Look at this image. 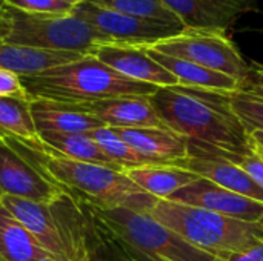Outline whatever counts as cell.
I'll list each match as a JSON object with an SVG mask.
<instances>
[{
    "label": "cell",
    "instance_id": "obj_17",
    "mask_svg": "<svg viewBox=\"0 0 263 261\" xmlns=\"http://www.w3.org/2000/svg\"><path fill=\"white\" fill-rule=\"evenodd\" d=\"M29 108L37 132L89 134L105 126L99 118L86 112L80 105L31 100Z\"/></svg>",
    "mask_w": 263,
    "mask_h": 261
},
{
    "label": "cell",
    "instance_id": "obj_10",
    "mask_svg": "<svg viewBox=\"0 0 263 261\" xmlns=\"http://www.w3.org/2000/svg\"><path fill=\"white\" fill-rule=\"evenodd\" d=\"M5 195L54 205L69 194L43 175L9 143L0 140V198Z\"/></svg>",
    "mask_w": 263,
    "mask_h": 261
},
{
    "label": "cell",
    "instance_id": "obj_22",
    "mask_svg": "<svg viewBox=\"0 0 263 261\" xmlns=\"http://www.w3.org/2000/svg\"><path fill=\"white\" fill-rule=\"evenodd\" d=\"M39 140L52 152L82 163H92L114 171H122L114 165L89 137V134H63V132H39Z\"/></svg>",
    "mask_w": 263,
    "mask_h": 261
},
{
    "label": "cell",
    "instance_id": "obj_19",
    "mask_svg": "<svg viewBox=\"0 0 263 261\" xmlns=\"http://www.w3.org/2000/svg\"><path fill=\"white\" fill-rule=\"evenodd\" d=\"M146 52L166 71H170L179 82V86L193 88V89H202V91H213V92H234L239 89L240 83L222 72L208 69L205 66H200L197 63L170 57L165 54H160L157 51L145 48Z\"/></svg>",
    "mask_w": 263,
    "mask_h": 261
},
{
    "label": "cell",
    "instance_id": "obj_14",
    "mask_svg": "<svg viewBox=\"0 0 263 261\" xmlns=\"http://www.w3.org/2000/svg\"><path fill=\"white\" fill-rule=\"evenodd\" d=\"M186 29L228 31L242 15L257 9V0H160Z\"/></svg>",
    "mask_w": 263,
    "mask_h": 261
},
{
    "label": "cell",
    "instance_id": "obj_26",
    "mask_svg": "<svg viewBox=\"0 0 263 261\" xmlns=\"http://www.w3.org/2000/svg\"><path fill=\"white\" fill-rule=\"evenodd\" d=\"M225 95L231 111L240 120L248 134L251 131H263V97L240 89Z\"/></svg>",
    "mask_w": 263,
    "mask_h": 261
},
{
    "label": "cell",
    "instance_id": "obj_3",
    "mask_svg": "<svg viewBox=\"0 0 263 261\" xmlns=\"http://www.w3.org/2000/svg\"><path fill=\"white\" fill-rule=\"evenodd\" d=\"M22 83L31 100H49L68 105H83L119 97H151L159 88L149 83L131 80L92 54L48 69L32 77H23Z\"/></svg>",
    "mask_w": 263,
    "mask_h": 261
},
{
    "label": "cell",
    "instance_id": "obj_7",
    "mask_svg": "<svg viewBox=\"0 0 263 261\" xmlns=\"http://www.w3.org/2000/svg\"><path fill=\"white\" fill-rule=\"evenodd\" d=\"M0 203L31 232L51 258L89 261L83 222L71 195L54 205H42L8 195L2 197Z\"/></svg>",
    "mask_w": 263,
    "mask_h": 261
},
{
    "label": "cell",
    "instance_id": "obj_1",
    "mask_svg": "<svg viewBox=\"0 0 263 261\" xmlns=\"http://www.w3.org/2000/svg\"><path fill=\"white\" fill-rule=\"evenodd\" d=\"M149 98L163 125L196 146L236 154L253 149L250 135L231 111L225 92L177 85L159 88Z\"/></svg>",
    "mask_w": 263,
    "mask_h": 261
},
{
    "label": "cell",
    "instance_id": "obj_23",
    "mask_svg": "<svg viewBox=\"0 0 263 261\" xmlns=\"http://www.w3.org/2000/svg\"><path fill=\"white\" fill-rule=\"evenodd\" d=\"M29 103L15 97H0V140L28 143L39 138Z\"/></svg>",
    "mask_w": 263,
    "mask_h": 261
},
{
    "label": "cell",
    "instance_id": "obj_4",
    "mask_svg": "<svg viewBox=\"0 0 263 261\" xmlns=\"http://www.w3.org/2000/svg\"><path fill=\"white\" fill-rule=\"evenodd\" d=\"M82 205L105 237L126 255V261H222L196 248L148 214Z\"/></svg>",
    "mask_w": 263,
    "mask_h": 261
},
{
    "label": "cell",
    "instance_id": "obj_31",
    "mask_svg": "<svg viewBox=\"0 0 263 261\" xmlns=\"http://www.w3.org/2000/svg\"><path fill=\"white\" fill-rule=\"evenodd\" d=\"M250 142L254 148H259L263 151V131H251L250 134Z\"/></svg>",
    "mask_w": 263,
    "mask_h": 261
},
{
    "label": "cell",
    "instance_id": "obj_21",
    "mask_svg": "<svg viewBox=\"0 0 263 261\" xmlns=\"http://www.w3.org/2000/svg\"><path fill=\"white\" fill-rule=\"evenodd\" d=\"M48 254L31 232L0 203V261H37Z\"/></svg>",
    "mask_w": 263,
    "mask_h": 261
},
{
    "label": "cell",
    "instance_id": "obj_24",
    "mask_svg": "<svg viewBox=\"0 0 263 261\" xmlns=\"http://www.w3.org/2000/svg\"><path fill=\"white\" fill-rule=\"evenodd\" d=\"M125 15L183 26L179 17L160 0H83Z\"/></svg>",
    "mask_w": 263,
    "mask_h": 261
},
{
    "label": "cell",
    "instance_id": "obj_5",
    "mask_svg": "<svg viewBox=\"0 0 263 261\" xmlns=\"http://www.w3.org/2000/svg\"><path fill=\"white\" fill-rule=\"evenodd\" d=\"M148 215L220 260L263 242V222L247 223L170 200H157Z\"/></svg>",
    "mask_w": 263,
    "mask_h": 261
},
{
    "label": "cell",
    "instance_id": "obj_20",
    "mask_svg": "<svg viewBox=\"0 0 263 261\" xmlns=\"http://www.w3.org/2000/svg\"><path fill=\"white\" fill-rule=\"evenodd\" d=\"M125 174L142 191L157 200H168L182 188L199 180L196 174L171 165H146L128 169Z\"/></svg>",
    "mask_w": 263,
    "mask_h": 261
},
{
    "label": "cell",
    "instance_id": "obj_15",
    "mask_svg": "<svg viewBox=\"0 0 263 261\" xmlns=\"http://www.w3.org/2000/svg\"><path fill=\"white\" fill-rule=\"evenodd\" d=\"M105 126L116 129L166 128L149 97H119L80 105Z\"/></svg>",
    "mask_w": 263,
    "mask_h": 261
},
{
    "label": "cell",
    "instance_id": "obj_11",
    "mask_svg": "<svg viewBox=\"0 0 263 261\" xmlns=\"http://www.w3.org/2000/svg\"><path fill=\"white\" fill-rule=\"evenodd\" d=\"M168 200L208 209L220 215L247 223L263 222V203L223 189L203 178H199L194 183L182 188Z\"/></svg>",
    "mask_w": 263,
    "mask_h": 261
},
{
    "label": "cell",
    "instance_id": "obj_13",
    "mask_svg": "<svg viewBox=\"0 0 263 261\" xmlns=\"http://www.w3.org/2000/svg\"><path fill=\"white\" fill-rule=\"evenodd\" d=\"M89 54L131 80L149 83L157 88L179 85L177 78L159 65L143 46L109 42L96 46Z\"/></svg>",
    "mask_w": 263,
    "mask_h": 261
},
{
    "label": "cell",
    "instance_id": "obj_27",
    "mask_svg": "<svg viewBox=\"0 0 263 261\" xmlns=\"http://www.w3.org/2000/svg\"><path fill=\"white\" fill-rule=\"evenodd\" d=\"M3 5L29 14H57V15L72 14L76 8L63 0H3Z\"/></svg>",
    "mask_w": 263,
    "mask_h": 261
},
{
    "label": "cell",
    "instance_id": "obj_32",
    "mask_svg": "<svg viewBox=\"0 0 263 261\" xmlns=\"http://www.w3.org/2000/svg\"><path fill=\"white\" fill-rule=\"evenodd\" d=\"M63 2H66V3H69V5H72V6H77V5L82 3L83 0H63Z\"/></svg>",
    "mask_w": 263,
    "mask_h": 261
},
{
    "label": "cell",
    "instance_id": "obj_16",
    "mask_svg": "<svg viewBox=\"0 0 263 261\" xmlns=\"http://www.w3.org/2000/svg\"><path fill=\"white\" fill-rule=\"evenodd\" d=\"M116 131L149 165H173L190 155L188 140L168 128H140Z\"/></svg>",
    "mask_w": 263,
    "mask_h": 261
},
{
    "label": "cell",
    "instance_id": "obj_6",
    "mask_svg": "<svg viewBox=\"0 0 263 261\" xmlns=\"http://www.w3.org/2000/svg\"><path fill=\"white\" fill-rule=\"evenodd\" d=\"M109 42L112 40L74 14H29L0 6V43L89 54Z\"/></svg>",
    "mask_w": 263,
    "mask_h": 261
},
{
    "label": "cell",
    "instance_id": "obj_9",
    "mask_svg": "<svg viewBox=\"0 0 263 261\" xmlns=\"http://www.w3.org/2000/svg\"><path fill=\"white\" fill-rule=\"evenodd\" d=\"M72 14L105 34L109 40L136 46H151L185 29L183 26L177 25L125 15L88 2L79 3Z\"/></svg>",
    "mask_w": 263,
    "mask_h": 261
},
{
    "label": "cell",
    "instance_id": "obj_33",
    "mask_svg": "<svg viewBox=\"0 0 263 261\" xmlns=\"http://www.w3.org/2000/svg\"><path fill=\"white\" fill-rule=\"evenodd\" d=\"M37 261H55L54 258H51L49 255L48 257H43V258H40V260H37Z\"/></svg>",
    "mask_w": 263,
    "mask_h": 261
},
{
    "label": "cell",
    "instance_id": "obj_35",
    "mask_svg": "<svg viewBox=\"0 0 263 261\" xmlns=\"http://www.w3.org/2000/svg\"><path fill=\"white\" fill-rule=\"evenodd\" d=\"M120 261H126V260H120Z\"/></svg>",
    "mask_w": 263,
    "mask_h": 261
},
{
    "label": "cell",
    "instance_id": "obj_34",
    "mask_svg": "<svg viewBox=\"0 0 263 261\" xmlns=\"http://www.w3.org/2000/svg\"><path fill=\"white\" fill-rule=\"evenodd\" d=\"M2 5H3V0H0V6H2Z\"/></svg>",
    "mask_w": 263,
    "mask_h": 261
},
{
    "label": "cell",
    "instance_id": "obj_28",
    "mask_svg": "<svg viewBox=\"0 0 263 261\" xmlns=\"http://www.w3.org/2000/svg\"><path fill=\"white\" fill-rule=\"evenodd\" d=\"M0 97H15L22 100H29L22 78L15 74L0 68Z\"/></svg>",
    "mask_w": 263,
    "mask_h": 261
},
{
    "label": "cell",
    "instance_id": "obj_2",
    "mask_svg": "<svg viewBox=\"0 0 263 261\" xmlns=\"http://www.w3.org/2000/svg\"><path fill=\"white\" fill-rule=\"evenodd\" d=\"M5 142V140H3ZM18 154L34 165L51 182L62 186L72 198L100 208H122L148 214L157 198L142 191L125 171H114L92 163H82L52 152L39 138L35 142L17 143L8 140Z\"/></svg>",
    "mask_w": 263,
    "mask_h": 261
},
{
    "label": "cell",
    "instance_id": "obj_25",
    "mask_svg": "<svg viewBox=\"0 0 263 261\" xmlns=\"http://www.w3.org/2000/svg\"><path fill=\"white\" fill-rule=\"evenodd\" d=\"M89 137L99 145V148L103 151V154L123 171L149 165L112 128H108V126L99 128V129L89 132Z\"/></svg>",
    "mask_w": 263,
    "mask_h": 261
},
{
    "label": "cell",
    "instance_id": "obj_12",
    "mask_svg": "<svg viewBox=\"0 0 263 261\" xmlns=\"http://www.w3.org/2000/svg\"><path fill=\"white\" fill-rule=\"evenodd\" d=\"M188 152L190 155L186 158H182L173 163L171 166L190 171L196 174L199 178L208 180L223 189L263 203V189L237 165L231 163L223 157L211 154L190 142Z\"/></svg>",
    "mask_w": 263,
    "mask_h": 261
},
{
    "label": "cell",
    "instance_id": "obj_8",
    "mask_svg": "<svg viewBox=\"0 0 263 261\" xmlns=\"http://www.w3.org/2000/svg\"><path fill=\"white\" fill-rule=\"evenodd\" d=\"M143 48L197 63L208 69L230 75L239 83H243L250 72V65L236 43L227 35V31L185 28L182 32L170 38Z\"/></svg>",
    "mask_w": 263,
    "mask_h": 261
},
{
    "label": "cell",
    "instance_id": "obj_29",
    "mask_svg": "<svg viewBox=\"0 0 263 261\" xmlns=\"http://www.w3.org/2000/svg\"><path fill=\"white\" fill-rule=\"evenodd\" d=\"M239 89L263 97V63L254 62L250 65L248 77L245 78L243 83H240Z\"/></svg>",
    "mask_w": 263,
    "mask_h": 261
},
{
    "label": "cell",
    "instance_id": "obj_30",
    "mask_svg": "<svg viewBox=\"0 0 263 261\" xmlns=\"http://www.w3.org/2000/svg\"><path fill=\"white\" fill-rule=\"evenodd\" d=\"M222 261H263V242L256 243L254 246L242 251L227 255Z\"/></svg>",
    "mask_w": 263,
    "mask_h": 261
},
{
    "label": "cell",
    "instance_id": "obj_18",
    "mask_svg": "<svg viewBox=\"0 0 263 261\" xmlns=\"http://www.w3.org/2000/svg\"><path fill=\"white\" fill-rule=\"evenodd\" d=\"M82 55L85 54L0 43V68L20 78L32 77L48 69L71 63Z\"/></svg>",
    "mask_w": 263,
    "mask_h": 261
}]
</instances>
